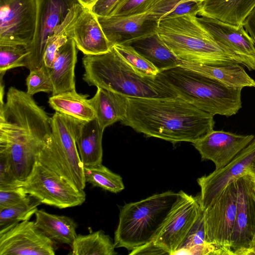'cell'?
I'll use <instances>...</instances> for the list:
<instances>
[{
    "mask_svg": "<svg viewBox=\"0 0 255 255\" xmlns=\"http://www.w3.org/2000/svg\"><path fill=\"white\" fill-rule=\"evenodd\" d=\"M249 172L255 177V160L253 161L251 166H250Z\"/></svg>",
    "mask_w": 255,
    "mask_h": 255,
    "instance_id": "45",
    "label": "cell"
},
{
    "mask_svg": "<svg viewBox=\"0 0 255 255\" xmlns=\"http://www.w3.org/2000/svg\"><path fill=\"white\" fill-rule=\"evenodd\" d=\"M76 47L74 41L68 38L67 41L58 50L52 67L47 68L53 86L52 95L76 90Z\"/></svg>",
    "mask_w": 255,
    "mask_h": 255,
    "instance_id": "20",
    "label": "cell"
},
{
    "mask_svg": "<svg viewBox=\"0 0 255 255\" xmlns=\"http://www.w3.org/2000/svg\"><path fill=\"white\" fill-rule=\"evenodd\" d=\"M129 45L149 61L159 72L179 66L180 64L181 60L156 33Z\"/></svg>",
    "mask_w": 255,
    "mask_h": 255,
    "instance_id": "26",
    "label": "cell"
},
{
    "mask_svg": "<svg viewBox=\"0 0 255 255\" xmlns=\"http://www.w3.org/2000/svg\"><path fill=\"white\" fill-rule=\"evenodd\" d=\"M156 0H120L109 16H126L147 12Z\"/></svg>",
    "mask_w": 255,
    "mask_h": 255,
    "instance_id": "37",
    "label": "cell"
},
{
    "mask_svg": "<svg viewBox=\"0 0 255 255\" xmlns=\"http://www.w3.org/2000/svg\"><path fill=\"white\" fill-rule=\"evenodd\" d=\"M243 25L252 39L255 46V7L246 17Z\"/></svg>",
    "mask_w": 255,
    "mask_h": 255,
    "instance_id": "42",
    "label": "cell"
},
{
    "mask_svg": "<svg viewBox=\"0 0 255 255\" xmlns=\"http://www.w3.org/2000/svg\"><path fill=\"white\" fill-rule=\"evenodd\" d=\"M98 18L113 47L117 44H129L156 33L157 24L149 20L147 12Z\"/></svg>",
    "mask_w": 255,
    "mask_h": 255,
    "instance_id": "19",
    "label": "cell"
},
{
    "mask_svg": "<svg viewBox=\"0 0 255 255\" xmlns=\"http://www.w3.org/2000/svg\"><path fill=\"white\" fill-rule=\"evenodd\" d=\"M255 7V0H204L198 15L239 25Z\"/></svg>",
    "mask_w": 255,
    "mask_h": 255,
    "instance_id": "24",
    "label": "cell"
},
{
    "mask_svg": "<svg viewBox=\"0 0 255 255\" xmlns=\"http://www.w3.org/2000/svg\"><path fill=\"white\" fill-rule=\"evenodd\" d=\"M36 226L55 242L71 246L77 236V223L66 216H60L37 209L35 213Z\"/></svg>",
    "mask_w": 255,
    "mask_h": 255,
    "instance_id": "25",
    "label": "cell"
},
{
    "mask_svg": "<svg viewBox=\"0 0 255 255\" xmlns=\"http://www.w3.org/2000/svg\"><path fill=\"white\" fill-rule=\"evenodd\" d=\"M101 127H107L126 117L128 110L127 97L112 91L97 88L95 95L89 99Z\"/></svg>",
    "mask_w": 255,
    "mask_h": 255,
    "instance_id": "23",
    "label": "cell"
},
{
    "mask_svg": "<svg viewBox=\"0 0 255 255\" xmlns=\"http://www.w3.org/2000/svg\"><path fill=\"white\" fill-rule=\"evenodd\" d=\"M204 0H156L147 11L150 20L157 25L170 14L180 4L195 2L202 3Z\"/></svg>",
    "mask_w": 255,
    "mask_h": 255,
    "instance_id": "36",
    "label": "cell"
},
{
    "mask_svg": "<svg viewBox=\"0 0 255 255\" xmlns=\"http://www.w3.org/2000/svg\"><path fill=\"white\" fill-rule=\"evenodd\" d=\"M206 242L204 211L202 210L197 219L189 231L175 255L186 254L192 248Z\"/></svg>",
    "mask_w": 255,
    "mask_h": 255,
    "instance_id": "35",
    "label": "cell"
},
{
    "mask_svg": "<svg viewBox=\"0 0 255 255\" xmlns=\"http://www.w3.org/2000/svg\"><path fill=\"white\" fill-rule=\"evenodd\" d=\"M120 0H99L91 9L98 17H107Z\"/></svg>",
    "mask_w": 255,
    "mask_h": 255,
    "instance_id": "41",
    "label": "cell"
},
{
    "mask_svg": "<svg viewBox=\"0 0 255 255\" xmlns=\"http://www.w3.org/2000/svg\"><path fill=\"white\" fill-rule=\"evenodd\" d=\"M255 160V136L231 161L208 175L197 179L201 189L198 199L203 211L206 210L229 184L246 173Z\"/></svg>",
    "mask_w": 255,
    "mask_h": 255,
    "instance_id": "14",
    "label": "cell"
},
{
    "mask_svg": "<svg viewBox=\"0 0 255 255\" xmlns=\"http://www.w3.org/2000/svg\"><path fill=\"white\" fill-rule=\"evenodd\" d=\"M198 17L216 42L240 57L250 71L255 70V46L243 25L205 16Z\"/></svg>",
    "mask_w": 255,
    "mask_h": 255,
    "instance_id": "18",
    "label": "cell"
},
{
    "mask_svg": "<svg viewBox=\"0 0 255 255\" xmlns=\"http://www.w3.org/2000/svg\"><path fill=\"white\" fill-rule=\"evenodd\" d=\"M40 204L37 199L28 195L27 199L21 203L0 209V234L7 231L22 221L29 220Z\"/></svg>",
    "mask_w": 255,
    "mask_h": 255,
    "instance_id": "29",
    "label": "cell"
},
{
    "mask_svg": "<svg viewBox=\"0 0 255 255\" xmlns=\"http://www.w3.org/2000/svg\"><path fill=\"white\" fill-rule=\"evenodd\" d=\"M127 99L122 123L146 136L193 143L214 129L213 115L179 97Z\"/></svg>",
    "mask_w": 255,
    "mask_h": 255,
    "instance_id": "2",
    "label": "cell"
},
{
    "mask_svg": "<svg viewBox=\"0 0 255 255\" xmlns=\"http://www.w3.org/2000/svg\"><path fill=\"white\" fill-rule=\"evenodd\" d=\"M87 96L78 94L76 90L69 91L52 95L48 103L56 112L80 121H89L96 118V114Z\"/></svg>",
    "mask_w": 255,
    "mask_h": 255,
    "instance_id": "27",
    "label": "cell"
},
{
    "mask_svg": "<svg viewBox=\"0 0 255 255\" xmlns=\"http://www.w3.org/2000/svg\"><path fill=\"white\" fill-rule=\"evenodd\" d=\"M129 255H168L161 247L151 241L131 251Z\"/></svg>",
    "mask_w": 255,
    "mask_h": 255,
    "instance_id": "40",
    "label": "cell"
},
{
    "mask_svg": "<svg viewBox=\"0 0 255 255\" xmlns=\"http://www.w3.org/2000/svg\"><path fill=\"white\" fill-rule=\"evenodd\" d=\"M113 47L123 60L138 74L154 77L159 73L149 61L131 45L117 44L114 45Z\"/></svg>",
    "mask_w": 255,
    "mask_h": 255,
    "instance_id": "31",
    "label": "cell"
},
{
    "mask_svg": "<svg viewBox=\"0 0 255 255\" xmlns=\"http://www.w3.org/2000/svg\"><path fill=\"white\" fill-rule=\"evenodd\" d=\"M236 181L227 186L217 199L204 211L206 241L230 251L236 215Z\"/></svg>",
    "mask_w": 255,
    "mask_h": 255,
    "instance_id": "12",
    "label": "cell"
},
{
    "mask_svg": "<svg viewBox=\"0 0 255 255\" xmlns=\"http://www.w3.org/2000/svg\"><path fill=\"white\" fill-rule=\"evenodd\" d=\"M249 255H255V237L253 240V242L252 244L250 250V254Z\"/></svg>",
    "mask_w": 255,
    "mask_h": 255,
    "instance_id": "44",
    "label": "cell"
},
{
    "mask_svg": "<svg viewBox=\"0 0 255 255\" xmlns=\"http://www.w3.org/2000/svg\"><path fill=\"white\" fill-rule=\"evenodd\" d=\"M55 242L34 221H22L0 234V255H54Z\"/></svg>",
    "mask_w": 255,
    "mask_h": 255,
    "instance_id": "15",
    "label": "cell"
},
{
    "mask_svg": "<svg viewBox=\"0 0 255 255\" xmlns=\"http://www.w3.org/2000/svg\"><path fill=\"white\" fill-rule=\"evenodd\" d=\"M22 187L41 204L59 209L81 205L86 199L84 190L75 188L38 161Z\"/></svg>",
    "mask_w": 255,
    "mask_h": 255,
    "instance_id": "8",
    "label": "cell"
},
{
    "mask_svg": "<svg viewBox=\"0 0 255 255\" xmlns=\"http://www.w3.org/2000/svg\"><path fill=\"white\" fill-rule=\"evenodd\" d=\"M83 79L89 86L106 89L127 98H171L175 93L159 78L141 76L112 49L99 55H85Z\"/></svg>",
    "mask_w": 255,
    "mask_h": 255,
    "instance_id": "4",
    "label": "cell"
},
{
    "mask_svg": "<svg viewBox=\"0 0 255 255\" xmlns=\"http://www.w3.org/2000/svg\"><path fill=\"white\" fill-rule=\"evenodd\" d=\"M104 131L96 118L89 121H80L76 141L84 166H93L102 163Z\"/></svg>",
    "mask_w": 255,
    "mask_h": 255,
    "instance_id": "22",
    "label": "cell"
},
{
    "mask_svg": "<svg viewBox=\"0 0 255 255\" xmlns=\"http://www.w3.org/2000/svg\"><path fill=\"white\" fill-rule=\"evenodd\" d=\"M179 66L194 71L227 86L243 88L255 87V81L240 64L207 65L181 61Z\"/></svg>",
    "mask_w": 255,
    "mask_h": 255,
    "instance_id": "21",
    "label": "cell"
},
{
    "mask_svg": "<svg viewBox=\"0 0 255 255\" xmlns=\"http://www.w3.org/2000/svg\"><path fill=\"white\" fill-rule=\"evenodd\" d=\"M23 184L16 177L7 155L0 151V190L22 187Z\"/></svg>",
    "mask_w": 255,
    "mask_h": 255,
    "instance_id": "38",
    "label": "cell"
},
{
    "mask_svg": "<svg viewBox=\"0 0 255 255\" xmlns=\"http://www.w3.org/2000/svg\"><path fill=\"white\" fill-rule=\"evenodd\" d=\"M154 242L170 255H175L202 211L198 197L183 191Z\"/></svg>",
    "mask_w": 255,
    "mask_h": 255,
    "instance_id": "11",
    "label": "cell"
},
{
    "mask_svg": "<svg viewBox=\"0 0 255 255\" xmlns=\"http://www.w3.org/2000/svg\"><path fill=\"white\" fill-rule=\"evenodd\" d=\"M68 38H72L77 48L85 55H99L113 48L105 35L98 16L91 9L79 3L76 5L72 19L65 30Z\"/></svg>",
    "mask_w": 255,
    "mask_h": 255,
    "instance_id": "16",
    "label": "cell"
},
{
    "mask_svg": "<svg viewBox=\"0 0 255 255\" xmlns=\"http://www.w3.org/2000/svg\"><path fill=\"white\" fill-rule=\"evenodd\" d=\"M28 195L22 187L0 190V209L21 203L27 199Z\"/></svg>",
    "mask_w": 255,
    "mask_h": 255,
    "instance_id": "39",
    "label": "cell"
},
{
    "mask_svg": "<svg viewBox=\"0 0 255 255\" xmlns=\"http://www.w3.org/2000/svg\"><path fill=\"white\" fill-rule=\"evenodd\" d=\"M76 4L69 10L63 21L56 27L52 35L47 41L43 56V64L48 68L52 67L58 50L68 40L65 30L73 17Z\"/></svg>",
    "mask_w": 255,
    "mask_h": 255,
    "instance_id": "32",
    "label": "cell"
},
{
    "mask_svg": "<svg viewBox=\"0 0 255 255\" xmlns=\"http://www.w3.org/2000/svg\"><path fill=\"white\" fill-rule=\"evenodd\" d=\"M255 136L213 129L192 144L199 151L202 160L212 161L217 170L231 161Z\"/></svg>",
    "mask_w": 255,
    "mask_h": 255,
    "instance_id": "17",
    "label": "cell"
},
{
    "mask_svg": "<svg viewBox=\"0 0 255 255\" xmlns=\"http://www.w3.org/2000/svg\"><path fill=\"white\" fill-rule=\"evenodd\" d=\"M29 54L27 47L22 45H0V75L11 69L26 67Z\"/></svg>",
    "mask_w": 255,
    "mask_h": 255,
    "instance_id": "33",
    "label": "cell"
},
{
    "mask_svg": "<svg viewBox=\"0 0 255 255\" xmlns=\"http://www.w3.org/2000/svg\"><path fill=\"white\" fill-rule=\"evenodd\" d=\"M26 92L30 95L43 92H53V86L48 70L43 64L39 68L30 71L26 79Z\"/></svg>",
    "mask_w": 255,
    "mask_h": 255,
    "instance_id": "34",
    "label": "cell"
},
{
    "mask_svg": "<svg viewBox=\"0 0 255 255\" xmlns=\"http://www.w3.org/2000/svg\"><path fill=\"white\" fill-rule=\"evenodd\" d=\"M157 75L178 97L214 116H232L242 108V88L227 86L181 66Z\"/></svg>",
    "mask_w": 255,
    "mask_h": 255,
    "instance_id": "5",
    "label": "cell"
},
{
    "mask_svg": "<svg viewBox=\"0 0 255 255\" xmlns=\"http://www.w3.org/2000/svg\"><path fill=\"white\" fill-rule=\"evenodd\" d=\"M83 7L92 9L93 6L99 0H77Z\"/></svg>",
    "mask_w": 255,
    "mask_h": 255,
    "instance_id": "43",
    "label": "cell"
},
{
    "mask_svg": "<svg viewBox=\"0 0 255 255\" xmlns=\"http://www.w3.org/2000/svg\"><path fill=\"white\" fill-rule=\"evenodd\" d=\"M77 127L71 120L55 123L52 133L40 152L37 161L55 172L75 188L84 190V165L76 144Z\"/></svg>",
    "mask_w": 255,
    "mask_h": 255,
    "instance_id": "7",
    "label": "cell"
},
{
    "mask_svg": "<svg viewBox=\"0 0 255 255\" xmlns=\"http://www.w3.org/2000/svg\"><path fill=\"white\" fill-rule=\"evenodd\" d=\"M0 106V151L7 155L16 177L24 182L52 135L51 118L32 96L14 87Z\"/></svg>",
    "mask_w": 255,
    "mask_h": 255,
    "instance_id": "1",
    "label": "cell"
},
{
    "mask_svg": "<svg viewBox=\"0 0 255 255\" xmlns=\"http://www.w3.org/2000/svg\"><path fill=\"white\" fill-rule=\"evenodd\" d=\"M197 15L189 12L164 18L157 24L155 33L182 61L207 65L244 66L240 57L215 41Z\"/></svg>",
    "mask_w": 255,
    "mask_h": 255,
    "instance_id": "3",
    "label": "cell"
},
{
    "mask_svg": "<svg viewBox=\"0 0 255 255\" xmlns=\"http://www.w3.org/2000/svg\"><path fill=\"white\" fill-rule=\"evenodd\" d=\"M236 182L237 209L230 251L232 255H249L255 237V177L248 172Z\"/></svg>",
    "mask_w": 255,
    "mask_h": 255,
    "instance_id": "10",
    "label": "cell"
},
{
    "mask_svg": "<svg viewBox=\"0 0 255 255\" xmlns=\"http://www.w3.org/2000/svg\"><path fill=\"white\" fill-rule=\"evenodd\" d=\"M36 30L32 43L28 47L26 68L30 71L40 67L47 41L56 27L65 19L77 0H36Z\"/></svg>",
    "mask_w": 255,
    "mask_h": 255,
    "instance_id": "13",
    "label": "cell"
},
{
    "mask_svg": "<svg viewBox=\"0 0 255 255\" xmlns=\"http://www.w3.org/2000/svg\"><path fill=\"white\" fill-rule=\"evenodd\" d=\"M86 182L93 187H100L109 192L117 193L125 188L122 178L102 163L93 166H84Z\"/></svg>",
    "mask_w": 255,
    "mask_h": 255,
    "instance_id": "30",
    "label": "cell"
},
{
    "mask_svg": "<svg viewBox=\"0 0 255 255\" xmlns=\"http://www.w3.org/2000/svg\"><path fill=\"white\" fill-rule=\"evenodd\" d=\"M115 246L111 238L102 231L77 235L71 246V255H115Z\"/></svg>",
    "mask_w": 255,
    "mask_h": 255,
    "instance_id": "28",
    "label": "cell"
},
{
    "mask_svg": "<svg viewBox=\"0 0 255 255\" xmlns=\"http://www.w3.org/2000/svg\"><path fill=\"white\" fill-rule=\"evenodd\" d=\"M36 0H0V45L29 47L36 30Z\"/></svg>",
    "mask_w": 255,
    "mask_h": 255,
    "instance_id": "9",
    "label": "cell"
},
{
    "mask_svg": "<svg viewBox=\"0 0 255 255\" xmlns=\"http://www.w3.org/2000/svg\"><path fill=\"white\" fill-rule=\"evenodd\" d=\"M179 196L166 191L125 204L115 232V247L131 251L154 240Z\"/></svg>",
    "mask_w": 255,
    "mask_h": 255,
    "instance_id": "6",
    "label": "cell"
}]
</instances>
